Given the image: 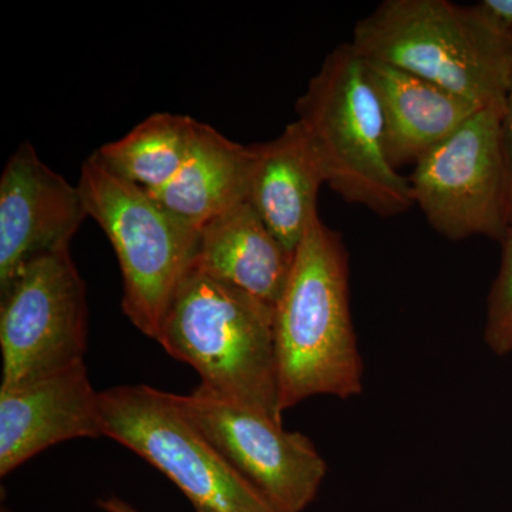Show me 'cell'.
Masks as SVG:
<instances>
[{
  "mask_svg": "<svg viewBox=\"0 0 512 512\" xmlns=\"http://www.w3.org/2000/svg\"><path fill=\"white\" fill-rule=\"evenodd\" d=\"M2 512H10V511L6 510V508H2Z\"/></svg>",
  "mask_w": 512,
  "mask_h": 512,
  "instance_id": "obj_21",
  "label": "cell"
},
{
  "mask_svg": "<svg viewBox=\"0 0 512 512\" xmlns=\"http://www.w3.org/2000/svg\"><path fill=\"white\" fill-rule=\"evenodd\" d=\"M275 308L192 265L175 292L157 342L191 366L201 387L284 423L276 370Z\"/></svg>",
  "mask_w": 512,
  "mask_h": 512,
  "instance_id": "obj_2",
  "label": "cell"
},
{
  "mask_svg": "<svg viewBox=\"0 0 512 512\" xmlns=\"http://www.w3.org/2000/svg\"><path fill=\"white\" fill-rule=\"evenodd\" d=\"M174 394V393H173ZM175 403L279 512H303L318 497L328 463L301 431L225 402L198 386Z\"/></svg>",
  "mask_w": 512,
  "mask_h": 512,
  "instance_id": "obj_9",
  "label": "cell"
},
{
  "mask_svg": "<svg viewBox=\"0 0 512 512\" xmlns=\"http://www.w3.org/2000/svg\"><path fill=\"white\" fill-rule=\"evenodd\" d=\"M504 109H483L414 165V205L450 241L507 232V192L501 121Z\"/></svg>",
  "mask_w": 512,
  "mask_h": 512,
  "instance_id": "obj_8",
  "label": "cell"
},
{
  "mask_svg": "<svg viewBox=\"0 0 512 512\" xmlns=\"http://www.w3.org/2000/svg\"><path fill=\"white\" fill-rule=\"evenodd\" d=\"M97 507L103 512H141L119 497L100 498Z\"/></svg>",
  "mask_w": 512,
  "mask_h": 512,
  "instance_id": "obj_20",
  "label": "cell"
},
{
  "mask_svg": "<svg viewBox=\"0 0 512 512\" xmlns=\"http://www.w3.org/2000/svg\"><path fill=\"white\" fill-rule=\"evenodd\" d=\"M501 143L505 168V192H507L508 225H512V76L507 99H505L503 121H501Z\"/></svg>",
  "mask_w": 512,
  "mask_h": 512,
  "instance_id": "obj_18",
  "label": "cell"
},
{
  "mask_svg": "<svg viewBox=\"0 0 512 512\" xmlns=\"http://www.w3.org/2000/svg\"><path fill=\"white\" fill-rule=\"evenodd\" d=\"M363 60L383 113L387 157L397 171L419 163L483 110L416 74Z\"/></svg>",
  "mask_w": 512,
  "mask_h": 512,
  "instance_id": "obj_13",
  "label": "cell"
},
{
  "mask_svg": "<svg viewBox=\"0 0 512 512\" xmlns=\"http://www.w3.org/2000/svg\"><path fill=\"white\" fill-rule=\"evenodd\" d=\"M87 339L86 284L70 248L29 262L0 291V392L84 362Z\"/></svg>",
  "mask_w": 512,
  "mask_h": 512,
  "instance_id": "obj_7",
  "label": "cell"
},
{
  "mask_svg": "<svg viewBox=\"0 0 512 512\" xmlns=\"http://www.w3.org/2000/svg\"><path fill=\"white\" fill-rule=\"evenodd\" d=\"M349 43L363 59L416 74L481 109H504L512 39L476 5L384 0L357 22Z\"/></svg>",
  "mask_w": 512,
  "mask_h": 512,
  "instance_id": "obj_3",
  "label": "cell"
},
{
  "mask_svg": "<svg viewBox=\"0 0 512 512\" xmlns=\"http://www.w3.org/2000/svg\"><path fill=\"white\" fill-rule=\"evenodd\" d=\"M325 174L342 200L379 217H396L414 205L409 178L390 164L384 119L365 60L350 43L333 49L296 103Z\"/></svg>",
  "mask_w": 512,
  "mask_h": 512,
  "instance_id": "obj_4",
  "label": "cell"
},
{
  "mask_svg": "<svg viewBox=\"0 0 512 512\" xmlns=\"http://www.w3.org/2000/svg\"><path fill=\"white\" fill-rule=\"evenodd\" d=\"M103 437L157 468L195 512H279L177 406L148 384L100 392Z\"/></svg>",
  "mask_w": 512,
  "mask_h": 512,
  "instance_id": "obj_6",
  "label": "cell"
},
{
  "mask_svg": "<svg viewBox=\"0 0 512 512\" xmlns=\"http://www.w3.org/2000/svg\"><path fill=\"white\" fill-rule=\"evenodd\" d=\"M89 217L79 185L47 167L25 141L0 177V291L29 262L70 242Z\"/></svg>",
  "mask_w": 512,
  "mask_h": 512,
  "instance_id": "obj_10",
  "label": "cell"
},
{
  "mask_svg": "<svg viewBox=\"0 0 512 512\" xmlns=\"http://www.w3.org/2000/svg\"><path fill=\"white\" fill-rule=\"evenodd\" d=\"M100 437V392L86 360L0 392V477L56 444Z\"/></svg>",
  "mask_w": 512,
  "mask_h": 512,
  "instance_id": "obj_11",
  "label": "cell"
},
{
  "mask_svg": "<svg viewBox=\"0 0 512 512\" xmlns=\"http://www.w3.org/2000/svg\"><path fill=\"white\" fill-rule=\"evenodd\" d=\"M500 244V269L488 293L483 338L494 355L507 356L512 353V225Z\"/></svg>",
  "mask_w": 512,
  "mask_h": 512,
  "instance_id": "obj_17",
  "label": "cell"
},
{
  "mask_svg": "<svg viewBox=\"0 0 512 512\" xmlns=\"http://www.w3.org/2000/svg\"><path fill=\"white\" fill-rule=\"evenodd\" d=\"M476 8L495 29L512 39V0H481Z\"/></svg>",
  "mask_w": 512,
  "mask_h": 512,
  "instance_id": "obj_19",
  "label": "cell"
},
{
  "mask_svg": "<svg viewBox=\"0 0 512 512\" xmlns=\"http://www.w3.org/2000/svg\"><path fill=\"white\" fill-rule=\"evenodd\" d=\"M77 185L87 214L116 251L124 315L157 342L175 292L197 258L200 231L114 174L96 154L84 161Z\"/></svg>",
  "mask_w": 512,
  "mask_h": 512,
  "instance_id": "obj_5",
  "label": "cell"
},
{
  "mask_svg": "<svg viewBox=\"0 0 512 512\" xmlns=\"http://www.w3.org/2000/svg\"><path fill=\"white\" fill-rule=\"evenodd\" d=\"M293 255L244 201L200 229L195 265L275 306L288 284Z\"/></svg>",
  "mask_w": 512,
  "mask_h": 512,
  "instance_id": "obj_14",
  "label": "cell"
},
{
  "mask_svg": "<svg viewBox=\"0 0 512 512\" xmlns=\"http://www.w3.org/2000/svg\"><path fill=\"white\" fill-rule=\"evenodd\" d=\"M279 407L318 396L348 400L365 389V363L350 303L349 254L339 232L316 214L293 255L274 306Z\"/></svg>",
  "mask_w": 512,
  "mask_h": 512,
  "instance_id": "obj_1",
  "label": "cell"
},
{
  "mask_svg": "<svg viewBox=\"0 0 512 512\" xmlns=\"http://www.w3.org/2000/svg\"><path fill=\"white\" fill-rule=\"evenodd\" d=\"M247 202L286 249L295 252L318 212L322 164L308 134L292 121L274 140L251 144Z\"/></svg>",
  "mask_w": 512,
  "mask_h": 512,
  "instance_id": "obj_12",
  "label": "cell"
},
{
  "mask_svg": "<svg viewBox=\"0 0 512 512\" xmlns=\"http://www.w3.org/2000/svg\"><path fill=\"white\" fill-rule=\"evenodd\" d=\"M251 146H242L204 123L187 163L160 190L148 192L165 210L200 229L247 201Z\"/></svg>",
  "mask_w": 512,
  "mask_h": 512,
  "instance_id": "obj_15",
  "label": "cell"
},
{
  "mask_svg": "<svg viewBox=\"0 0 512 512\" xmlns=\"http://www.w3.org/2000/svg\"><path fill=\"white\" fill-rule=\"evenodd\" d=\"M202 126L201 121L183 114L156 113L94 154L128 183L147 192L160 190L187 163Z\"/></svg>",
  "mask_w": 512,
  "mask_h": 512,
  "instance_id": "obj_16",
  "label": "cell"
}]
</instances>
